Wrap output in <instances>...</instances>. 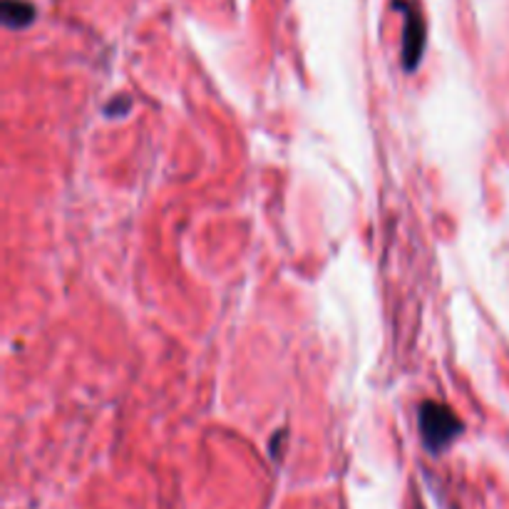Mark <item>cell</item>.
<instances>
[{"instance_id":"6da1fadb","label":"cell","mask_w":509,"mask_h":509,"mask_svg":"<svg viewBox=\"0 0 509 509\" xmlns=\"http://www.w3.org/2000/svg\"><path fill=\"white\" fill-rule=\"evenodd\" d=\"M418 432H420L422 447L437 457L465 432V422L445 403L422 400L418 405Z\"/></svg>"},{"instance_id":"7a4b0ae2","label":"cell","mask_w":509,"mask_h":509,"mask_svg":"<svg viewBox=\"0 0 509 509\" xmlns=\"http://www.w3.org/2000/svg\"><path fill=\"white\" fill-rule=\"evenodd\" d=\"M405 21H403V47H400V60L405 72H412L420 67L422 53H425V40H428V30H425V21H422L420 11L415 5H408L405 0H395Z\"/></svg>"},{"instance_id":"3957f363","label":"cell","mask_w":509,"mask_h":509,"mask_svg":"<svg viewBox=\"0 0 509 509\" xmlns=\"http://www.w3.org/2000/svg\"><path fill=\"white\" fill-rule=\"evenodd\" d=\"M0 13H3V22L8 28H15V30L28 28L35 21V5L28 0H3Z\"/></svg>"},{"instance_id":"277c9868","label":"cell","mask_w":509,"mask_h":509,"mask_svg":"<svg viewBox=\"0 0 509 509\" xmlns=\"http://www.w3.org/2000/svg\"><path fill=\"white\" fill-rule=\"evenodd\" d=\"M102 110H105V115H107L110 120H117V117L130 115V110H132V100H130L127 95H117V98H112Z\"/></svg>"}]
</instances>
